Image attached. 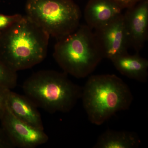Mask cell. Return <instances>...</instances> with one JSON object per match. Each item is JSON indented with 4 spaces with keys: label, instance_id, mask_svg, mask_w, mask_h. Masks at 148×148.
Wrapping results in <instances>:
<instances>
[{
    "label": "cell",
    "instance_id": "30bf717a",
    "mask_svg": "<svg viewBox=\"0 0 148 148\" xmlns=\"http://www.w3.org/2000/svg\"><path fill=\"white\" fill-rule=\"evenodd\" d=\"M7 106L18 119L34 127L44 130L38 107L26 95H20L11 90L8 98Z\"/></svg>",
    "mask_w": 148,
    "mask_h": 148
},
{
    "label": "cell",
    "instance_id": "5bb4252c",
    "mask_svg": "<svg viewBox=\"0 0 148 148\" xmlns=\"http://www.w3.org/2000/svg\"><path fill=\"white\" fill-rule=\"evenodd\" d=\"M23 15L16 14L11 15H7L0 14V32L7 29L12 24L18 21Z\"/></svg>",
    "mask_w": 148,
    "mask_h": 148
},
{
    "label": "cell",
    "instance_id": "ba28073f",
    "mask_svg": "<svg viewBox=\"0 0 148 148\" xmlns=\"http://www.w3.org/2000/svg\"><path fill=\"white\" fill-rule=\"evenodd\" d=\"M130 48L140 53L148 37V0L126 9L123 14Z\"/></svg>",
    "mask_w": 148,
    "mask_h": 148
},
{
    "label": "cell",
    "instance_id": "277c9868",
    "mask_svg": "<svg viewBox=\"0 0 148 148\" xmlns=\"http://www.w3.org/2000/svg\"><path fill=\"white\" fill-rule=\"evenodd\" d=\"M53 57L64 73L78 79L89 76L104 59L94 31L86 25L57 40Z\"/></svg>",
    "mask_w": 148,
    "mask_h": 148
},
{
    "label": "cell",
    "instance_id": "8fae6325",
    "mask_svg": "<svg viewBox=\"0 0 148 148\" xmlns=\"http://www.w3.org/2000/svg\"><path fill=\"white\" fill-rule=\"evenodd\" d=\"M122 75L141 82H146L148 78V61L139 53L130 55L128 52L118 56L110 60Z\"/></svg>",
    "mask_w": 148,
    "mask_h": 148
},
{
    "label": "cell",
    "instance_id": "2e32d148",
    "mask_svg": "<svg viewBox=\"0 0 148 148\" xmlns=\"http://www.w3.org/2000/svg\"><path fill=\"white\" fill-rule=\"evenodd\" d=\"M13 144L2 127L0 128V148H14Z\"/></svg>",
    "mask_w": 148,
    "mask_h": 148
},
{
    "label": "cell",
    "instance_id": "9a60e30c",
    "mask_svg": "<svg viewBox=\"0 0 148 148\" xmlns=\"http://www.w3.org/2000/svg\"><path fill=\"white\" fill-rule=\"evenodd\" d=\"M11 90L7 88L0 86V121L6 109L8 98Z\"/></svg>",
    "mask_w": 148,
    "mask_h": 148
},
{
    "label": "cell",
    "instance_id": "5b68a950",
    "mask_svg": "<svg viewBox=\"0 0 148 148\" xmlns=\"http://www.w3.org/2000/svg\"><path fill=\"white\" fill-rule=\"evenodd\" d=\"M25 11L26 16L57 40L80 25L81 11L73 0H27Z\"/></svg>",
    "mask_w": 148,
    "mask_h": 148
},
{
    "label": "cell",
    "instance_id": "3957f363",
    "mask_svg": "<svg viewBox=\"0 0 148 148\" xmlns=\"http://www.w3.org/2000/svg\"><path fill=\"white\" fill-rule=\"evenodd\" d=\"M22 88L38 108L50 113L70 112L82 93V87L72 82L67 74L52 70L32 74L24 82Z\"/></svg>",
    "mask_w": 148,
    "mask_h": 148
},
{
    "label": "cell",
    "instance_id": "8992f818",
    "mask_svg": "<svg viewBox=\"0 0 148 148\" xmlns=\"http://www.w3.org/2000/svg\"><path fill=\"white\" fill-rule=\"evenodd\" d=\"M0 121L1 127L14 147L35 148L47 143L49 137L44 130L34 127L18 119L7 105Z\"/></svg>",
    "mask_w": 148,
    "mask_h": 148
},
{
    "label": "cell",
    "instance_id": "9c48e42d",
    "mask_svg": "<svg viewBox=\"0 0 148 148\" xmlns=\"http://www.w3.org/2000/svg\"><path fill=\"white\" fill-rule=\"evenodd\" d=\"M123 10L114 0H89L84 14L86 25L92 30L98 29L121 14Z\"/></svg>",
    "mask_w": 148,
    "mask_h": 148
},
{
    "label": "cell",
    "instance_id": "e0dca14e",
    "mask_svg": "<svg viewBox=\"0 0 148 148\" xmlns=\"http://www.w3.org/2000/svg\"><path fill=\"white\" fill-rule=\"evenodd\" d=\"M123 9L129 8L143 0H114Z\"/></svg>",
    "mask_w": 148,
    "mask_h": 148
},
{
    "label": "cell",
    "instance_id": "6da1fadb",
    "mask_svg": "<svg viewBox=\"0 0 148 148\" xmlns=\"http://www.w3.org/2000/svg\"><path fill=\"white\" fill-rule=\"evenodd\" d=\"M50 36L26 15L0 32V58L14 71L31 69L47 55Z\"/></svg>",
    "mask_w": 148,
    "mask_h": 148
},
{
    "label": "cell",
    "instance_id": "7a4b0ae2",
    "mask_svg": "<svg viewBox=\"0 0 148 148\" xmlns=\"http://www.w3.org/2000/svg\"><path fill=\"white\" fill-rule=\"evenodd\" d=\"M81 98L89 121L97 125L128 110L133 101L129 86L113 74L90 76L82 87Z\"/></svg>",
    "mask_w": 148,
    "mask_h": 148
},
{
    "label": "cell",
    "instance_id": "7c38bea8",
    "mask_svg": "<svg viewBox=\"0 0 148 148\" xmlns=\"http://www.w3.org/2000/svg\"><path fill=\"white\" fill-rule=\"evenodd\" d=\"M141 140L136 133L130 131L106 130L99 137L94 148H136Z\"/></svg>",
    "mask_w": 148,
    "mask_h": 148
},
{
    "label": "cell",
    "instance_id": "4fadbf2b",
    "mask_svg": "<svg viewBox=\"0 0 148 148\" xmlns=\"http://www.w3.org/2000/svg\"><path fill=\"white\" fill-rule=\"evenodd\" d=\"M17 74L10 68L0 58V86L11 90L17 83Z\"/></svg>",
    "mask_w": 148,
    "mask_h": 148
},
{
    "label": "cell",
    "instance_id": "52a82bcc",
    "mask_svg": "<svg viewBox=\"0 0 148 148\" xmlns=\"http://www.w3.org/2000/svg\"><path fill=\"white\" fill-rule=\"evenodd\" d=\"M94 32L104 58L111 60L128 52L130 47L123 14H121L105 26L95 29Z\"/></svg>",
    "mask_w": 148,
    "mask_h": 148
}]
</instances>
